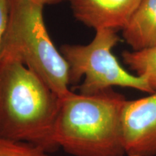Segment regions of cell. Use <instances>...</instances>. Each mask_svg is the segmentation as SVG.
Returning <instances> with one entry per match:
<instances>
[{
	"label": "cell",
	"instance_id": "cell-1",
	"mask_svg": "<svg viewBox=\"0 0 156 156\" xmlns=\"http://www.w3.org/2000/svg\"><path fill=\"white\" fill-rule=\"evenodd\" d=\"M60 98L22 62L0 61V135L36 146L48 153L59 149L54 129Z\"/></svg>",
	"mask_w": 156,
	"mask_h": 156
},
{
	"label": "cell",
	"instance_id": "cell-2",
	"mask_svg": "<svg viewBox=\"0 0 156 156\" xmlns=\"http://www.w3.org/2000/svg\"><path fill=\"white\" fill-rule=\"evenodd\" d=\"M126 99L112 88L60 98L54 129L58 147L73 156H124L122 112Z\"/></svg>",
	"mask_w": 156,
	"mask_h": 156
},
{
	"label": "cell",
	"instance_id": "cell-3",
	"mask_svg": "<svg viewBox=\"0 0 156 156\" xmlns=\"http://www.w3.org/2000/svg\"><path fill=\"white\" fill-rule=\"evenodd\" d=\"M43 8L30 0H12L2 56L22 62L61 98L71 91L69 67L48 36Z\"/></svg>",
	"mask_w": 156,
	"mask_h": 156
},
{
	"label": "cell",
	"instance_id": "cell-4",
	"mask_svg": "<svg viewBox=\"0 0 156 156\" xmlns=\"http://www.w3.org/2000/svg\"><path fill=\"white\" fill-rule=\"evenodd\" d=\"M118 41L115 30L103 28L96 30L95 38L89 44L62 46L60 52L69 67V83H77L84 77L77 87L80 93L95 94L113 86L154 93L145 79L129 73L113 55L112 50Z\"/></svg>",
	"mask_w": 156,
	"mask_h": 156
},
{
	"label": "cell",
	"instance_id": "cell-5",
	"mask_svg": "<svg viewBox=\"0 0 156 156\" xmlns=\"http://www.w3.org/2000/svg\"><path fill=\"white\" fill-rule=\"evenodd\" d=\"M122 129L125 155L156 156V91L137 100H126Z\"/></svg>",
	"mask_w": 156,
	"mask_h": 156
},
{
	"label": "cell",
	"instance_id": "cell-6",
	"mask_svg": "<svg viewBox=\"0 0 156 156\" xmlns=\"http://www.w3.org/2000/svg\"><path fill=\"white\" fill-rule=\"evenodd\" d=\"M78 20L95 30L123 29L142 0H69Z\"/></svg>",
	"mask_w": 156,
	"mask_h": 156
},
{
	"label": "cell",
	"instance_id": "cell-7",
	"mask_svg": "<svg viewBox=\"0 0 156 156\" xmlns=\"http://www.w3.org/2000/svg\"><path fill=\"white\" fill-rule=\"evenodd\" d=\"M123 36L134 51L156 46V0H142L123 28Z\"/></svg>",
	"mask_w": 156,
	"mask_h": 156
},
{
	"label": "cell",
	"instance_id": "cell-8",
	"mask_svg": "<svg viewBox=\"0 0 156 156\" xmlns=\"http://www.w3.org/2000/svg\"><path fill=\"white\" fill-rule=\"evenodd\" d=\"M124 63L136 75L145 79L150 87L156 91V46L147 49L124 51Z\"/></svg>",
	"mask_w": 156,
	"mask_h": 156
},
{
	"label": "cell",
	"instance_id": "cell-9",
	"mask_svg": "<svg viewBox=\"0 0 156 156\" xmlns=\"http://www.w3.org/2000/svg\"><path fill=\"white\" fill-rule=\"evenodd\" d=\"M36 146L26 142L15 141L0 135V156H48Z\"/></svg>",
	"mask_w": 156,
	"mask_h": 156
},
{
	"label": "cell",
	"instance_id": "cell-10",
	"mask_svg": "<svg viewBox=\"0 0 156 156\" xmlns=\"http://www.w3.org/2000/svg\"><path fill=\"white\" fill-rule=\"evenodd\" d=\"M12 0H0V61L2 56L4 41L8 26Z\"/></svg>",
	"mask_w": 156,
	"mask_h": 156
},
{
	"label": "cell",
	"instance_id": "cell-11",
	"mask_svg": "<svg viewBox=\"0 0 156 156\" xmlns=\"http://www.w3.org/2000/svg\"><path fill=\"white\" fill-rule=\"evenodd\" d=\"M32 2L38 4V5L44 6L45 5H48V4H54L58 3L60 2L65 1V0H30Z\"/></svg>",
	"mask_w": 156,
	"mask_h": 156
},
{
	"label": "cell",
	"instance_id": "cell-12",
	"mask_svg": "<svg viewBox=\"0 0 156 156\" xmlns=\"http://www.w3.org/2000/svg\"><path fill=\"white\" fill-rule=\"evenodd\" d=\"M48 156H51V155H48Z\"/></svg>",
	"mask_w": 156,
	"mask_h": 156
}]
</instances>
